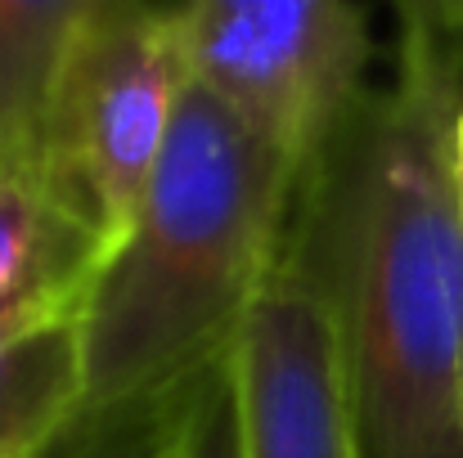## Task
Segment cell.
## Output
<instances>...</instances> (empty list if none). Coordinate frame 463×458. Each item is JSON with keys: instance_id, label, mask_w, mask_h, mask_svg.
<instances>
[{"instance_id": "cell-1", "label": "cell", "mask_w": 463, "mask_h": 458, "mask_svg": "<svg viewBox=\"0 0 463 458\" xmlns=\"http://www.w3.org/2000/svg\"><path fill=\"white\" fill-rule=\"evenodd\" d=\"M455 41L437 5L405 9L396 77L302 171L284 238L333 314L360 458H463Z\"/></svg>"}, {"instance_id": "cell-2", "label": "cell", "mask_w": 463, "mask_h": 458, "mask_svg": "<svg viewBox=\"0 0 463 458\" xmlns=\"http://www.w3.org/2000/svg\"><path fill=\"white\" fill-rule=\"evenodd\" d=\"M302 171L184 86L127 234L81 297L86 414L184 387L230 355L279 266Z\"/></svg>"}, {"instance_id": "cell-3", "label": "cell", "mask_w": 463, "mask_h": 458, "mask_svg": "<svg viewBox=\"0 0 463 458\" xmlns=\"http://www.w3.org/2000/svg\"><path fill=\"white\" fill-rule=\"evenodd\" d=\"M184 86L166 9L90 0L59 77L41 166L104 248L127 234L145 202Z\"/></svg>"}, {"instance_id": "cell-4", "label": "cell", "mask_w": 463, "mask_h": 458, "mask_svg": "<svg viewBox=\"0 0 463 458\" xmlns=\"http://www.w3.org/2000/svg\"><path fill=\"white\" fill-rule=\"evenodd\" d=\"M171 36L189 86L307 171L369 90V14L346 0H194Z\"/></svg>"}, {"instance_id": "cell-5", "label": "cell", "mask_w": 463, "mask_h": 458, "mask_svg": "<svg viewBox=\"0 0 463 458\" xmlns=\"http://www.w3.org/2000/svg\"><path fill=\"white\" fill-rule=\"evenodd\" d=\"M225 360L243 458H360L333 314L284 252Z\"/></svg>"}, {"instance_id": "cell-6", "label": "cell", "mask_w": 463, "mask_h": 458, "mask_svg": "<svg viewBox=\"0 0 463 458\" xmlns=\"http://www.w3.org/2000/svg\"><path fill=\"white\" fill-rule=\"evenodd\" d=\"M81 297L0 319V458H41L86 414Z\"/></svg>"}, {"instance_id": "cell-7", "label": "cell", "mask_w": 463, "mask_h": 458, "mask_svg": "<svg viewBox=\"0 0 463 458\" xmlns=\"http://www.w3.org/2000/svg\"><path fill=\"white\" fill-rule=\"evenodd\" d=\"M104 257L41 162H0V319L81 297Z\"/></svg>"}, {"instance_id": "cell-8", "label": "cell", "mask_w": 463, "mask_h": 458, "mask_svg": "<svg viewBox=\"0 0 463 458\" xmlns=\"http://www.w3.org/2000/svg\"><path fill=\"white\" fill-rule=\"evenodd\" d=\"M90 0H0V162H41L50 108Z\"/></svg>"}, {"instance_id": "cell-9", "label": "cell", "mask_w": 463, "mask_h": 458, "mask_svg": "<svg viewBox=\"0 0 463 458\" xmlns=\"http://www.w3.org/2000/svg\"><path fill=\"white\" fill-rule=\"evenodd\" d=\"M198 378H189L184 387L145 396V400L81 414L41 458H180Z\"/></svg>"}, {"instance_id": "cell-10", "label": "cell", "mask_w": 463, "mask_h": 458, "mask_svg": "<svg viewBox=\"0 0 463 458\" xmlns=\"http://www.w3.org/2000/svg\"><path fill=\"white\" fill-rule=\"evenodd\" d=\"M180 458H243L239 454V414H234V382H230V360L212 364L189 405Z\"/></svg>"}, {"instance_id": "cell-11", "label": "cell", "mask_w": 463, "mask_h": 458, "mask_svg": "<svg viewBox=\"0 0 463 458\" xmlns=\"http://www.w3.org/2000/svg\"><path fill=\"white\" fill-rule=\"evenodd\" d=\"M450 162H455V189H459V207H463V104L455 113V131H450Z\"/></svg>"}, {"instance_id": "cell-12", "label": "cell", "mask_w": 463, "mask_h": 458, "mask_svg": "<svg viewBox=\"0 0 463 458\" xmlns=\"http://www.w3.org/2000/svg\"><path fill=\"white\" fill-rule=\"evenodd\" d=\"M437 9H441V18H446L450 27H459L463 32V5H437Z\"/></svg>"}, {"instance_id": "cell-13", "label": "cell", "mask_w": 463, "mask_h": 458, "mask_svg": "<svg viewBox=\"0 0 463 458\" xmlns=\"http://www.w3.org/2000/svg\"><path fill=\"white\" fill-rule=\"evenodd\" d=\"M459 423H463V400H459Z\"/></svg>"}]
</instances>
